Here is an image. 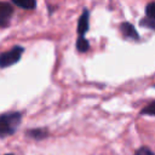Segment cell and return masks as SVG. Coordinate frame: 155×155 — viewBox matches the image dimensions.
Returning <instances> with one entry per match:
<instances>
[{
    "instance_id": "obj_1",
    "label": "cell",
    "mask_w": 155,
    "mask_h": 155,
    "mask_svg": "<svg viewBox=\"0 0 155 155\" xmlns=\"http://www.w3.org/2000/svg\"><path fill=\"white\" fill-rule=\"evenodd\" d=\"M22 121V114L18 111H10L0 115V138L13 134Z\"/></svg>"
},
{
    "instance_id": "obj_2",
    "label": "cell",
    "mask_w": 155,
    "mask_h": 155,
    "mask_svg": "<svg viewBox=\"0 0 155 155\" xmlns=\"http://www.w3.org/2000/svg\"><path fill=\"white\" fill-rule=\"evenodd\" d=\"M23 52L24 48L22 46H15L10 51L0 53V68H7L17 63L21 59Z\"/></svg>"
},
{
    "instance_id": "obj_3",
    "label": "cell",
    "mask_w": 155,
    "mask_h": 155,
    "mask_svg": "<svg viewBox=\"0 0 155 155\" xmlns=\"http://www.w3.org/2000/svg\"><path fill=\"white\" fill-rule=\"evenodd\" d=\"M12 16V6L7 2L0 1V28L6 27Z\"/></svg>"
},
{
    "instance_id": "obj_4",
    "label": "cell",
    "mask_w": 155,
    "mask_h": 155,
    "mask_svg": "<svg viewBox=\"0 0 155 155\" xmlns=\"http://www.w3.org/2000/svg\"><path fill=\"white\" fill-rule=\"evenodd\" d=\"M120 30H121V33L124 34L125 38H128V39H132V40H138L139 39V35H138L136 28L128 22L122 23L120 25Z\"/></svg>"
},
{
    "instance_id": "obj_5",
    "label": "cell",
    "mask_w": 155,
    "mask_h": 155,
    "mask_svg": "<svg viewBox=\"0 0 155 155\" xmlns=\"http://www.w3.org/2000/svg\"><path fill=\"white\" fill-rule=\"evenodd\" d=\"M88 11L84 10V12L81 13L79 22H78V34L79 36H84L86 34V31L88 30Z\"/></svg>"
},
{
    "instance_id": "obj_6",
    "label": "cell",
    "mask_w": 155,
    "mask_h": 155,
    "mask_svg": "<svg viewBox=\"0 0 155 155\" xmlns=\"http://www.w3.org/2000/svg\"><path fill=\"white\" fill-rule=\"evenodd\" d=\"M12 2L25 10H33L36 6V0H12Z\"/></svg>"
},
{
    "instance_id": "obj_7",
    "label": "cell",
    "mask_w": 155,
    "mask_h": 155,
    "mask_svg": "<svg viewBox=\"0 0 155 155\" xmlns=\"http://www.w3.org/2000/svg\"><path fill=\"white\" fill-rule=\"evenodd\" d=\"M27 134L34 139H42V138L47 137V131L44 128H34V130H29L27 132Z\"/></svg>"
},
{
    "instance_id": "obj_8",
    "label": "cell",
    "mask_w": 155,
    "mask_h": 155,
    "mask_svg": "<svg viewBox=\"0 0 155 155\" xmlns=\"http://www.w3.org/2000/svg\"><path fill=\"white\" fill-rule=\"evenodd\" d=\"M76 48H78L79 52H86V51H88L90 44L85 39V36H79V39L76 41Z\"/></svg>"
},
{
    "instance_id": "obj_9",
    "label": "cell",
    "mask_w": 155,
    "mask_h": 155,
    "mask_svg": "<svg viewBox=\"0 0 155 155\" xmlns=\"http://www.w3.org/2000/svg\"><path fill=\"white\" fill-rule=\"evenodd\" d=\"M140 114H147V115H155V101L149 103L148 105H145L142 110Z\"/></svg>"
},
{
    "instance_id": "obj_10",
    "label": "cell",
    "mask_w": 155,
    "mask_h": 155,
    "mask_svg": "<svg viewBox=\"0 0 155 155\" xmlns=\"http://www.w3.org/2000/svg\"><path fill=\"white\" fill-rule=\"evenodd\" d=\"M145 15L148 18L155 19V2H150L145 7Z\"/></svg>"
},
{
    "instance_id": "obj_11",
    "label": "cell",
    "mask_w": 155,
    "mask_h": 155,
    "mask_svg": "<svg viewBox=\"0 0 155 155\" xmlns=\"http://www.w3.org/2000/svg\"><path fill=\"white\" fill-rule=\"evenodd\" d=\"M140 24H142V25H144V27H148V28L155 29V19H151V18L145 17L144 19H142V21H140Z\"/></svg>"
},
{
    "instance_id": "obj_12",
    "label": "cell",
    "mask_w": 155,
    "mask_h": 155,
    "mask_svg": "<svg viewBox=\"0 0 155 155\" xmlns=\"http://www.w3.org/2000/svg\"><path fill=\"white\" fill-rule=\"evenodd\" d=\"M134 155H154V153H153L151 150H149L148 148L142 147V148H139V149L136 151Z\"/></svg>"
},
{
    "instance_id": "obj_13",
    "label": "cell",
    "mask_w": 155,
    "mask_h": 155,
    "mask_svg": "<svg viewBox=\"0 0 155 155\" xmlns=\"http://www.w3.org/2000/svg\"><path fill=\"white\" fill-rule=\"evenodd\" d=\"M6 155H13V154H6Z\"/></svg>"
}]
</instances>
